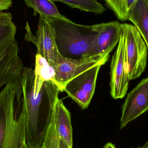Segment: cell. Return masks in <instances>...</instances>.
<instances>
[{
  "label": "cell",
  "mask_w": 148,
  "mask_h": 148,
  "mask_svg": "<svg viewBox=\"0 0 148 148\" xmlns=\"http://www.w3.org/2000/svg\"><path fill=\"white\" fill-rule=\"evenodd\" d=\"M26 119V140L29 148H41L54 120L55 106L61 92L51 80L42 82L34 69L24 68L21 79Z\"/></svg>",
  "instance_id": "obj_1"
},
{
  "label": "cell",
  "mask_w": 148,
  "mask_h": 148,
  "mask_svg": "<svg viewBox=\"0 0 148 148\" xmlns=\"http://www.w3.org/2000/svg\"><path fill=\"white\" fill-rule=\"evenodd\" d=\"M0 148H29L21 80L0 91Z\"/></svg>",
  "instance_id": "obj_2"
},
{
  "label": "cell",
  "mask_w": 148,
  "mask_h": 148,
  "mask_svg": "<svg viewBox=\"0 0 148 148\" xmlns=\"http://www.w3.org/2000/svg\"><path fill=\"white\" fill-rule=\"evenodd\" d=\"M46 18L53 28L58 51L63 58L79 60L101 56L97 44L96 24L81 25L68 18Z\"/></svg>",
  "instance_id": "obj_3"
},
{
  "label": "cell",
  "mask_w": 148,
  "mask_h": 148,
  "mask_svg": "<svg viewBox=\"0 0 148 148\" xmlns=\"http://www.w3.org/2000/svg\"><path fill=\"white\" fill-rule=\"evenodd\" d=\"M125 40V58L130 80L139 77L147 66L148 47L134 25L121 24Z\"/></svg>",
  "instance_id": "obj_4"
},
{
  "label": "cell",
  "mask_w": 148,
  "mask_h": 148,
  "mask_svg": "<svg viewBox=\"0 0 148 148\" xmlns=\"http://www.w3.org/2000/svg\"><path fill=\"white\" fill-rule=\"evenodd\" d=\"M25 29V40L35 45L37 48L36 54L46 59L53 68L62 62L63 57L58 51L53 28L46 18L40 17L35 34H33L27 21Z\"/></svg>",
  "instance_id": "obj_5"
},
{
  "label": "cell",
  "mask_w": 148,
  "mask_h": 148,
  "mask_svg": "<svg viewBox=\"0 0 148 148\" xmlns=\"http://www.w3.org/2000/svg\"><path fill=\"white\" fill-rule=\"evenodd\" d=\"M101 66L97 65L84 71L70 80L64 87L63 91L82 109H87L92 100Z\"/></svg>",
  "instance_id": "obj_6"
},
{
  "label": "cell",
  "mask_w": 148,
  "mask_h": 148,
  "mask_svg": "<svg viewBox=\"0 0 148 148\" xmlns=\"http://www.w3.org/2000/svg\"><path fill=\"white\" fill-rule=\"evenodd\" d=\"M130 81L125 58V40L122 32L110 64V93L114 99L124 97Z\"/></svg>",
  "instance_id": "obj_7"
},
{
  "label": "cell",
  "mask_w": 148,
  "mask_h": 148,
  "mask_svg": "<svg viewBox=\"0 0 148 148\" xmlns=\"http://www.w3.org/2000/svg\"><path fill=\"white\" fill-rule=\"evenodd\" d=\"M16 40L0 50V90L21 81L24 68Z\"/></svg>",
  "instance_id": "obj_8"
},
{
  "label": "cell",
  "mask_w": 148,
  "mask_h": 148,
  "mask_svg": "<svg viewBox=\"0 0 148 148\" xmlns=\"http://www.w3.org/2000/svg\"><path fill=\"white\" fill-rule=\"evenodd\" d=\"M110 56H99L79 60H69L63 57L62 62L53 68L55 83L63 91L66 84L84 71L98 65H104Z\"/></svg>",
  "instance_id": "obj_9"
},
{
  "label": "cell",
  "mask_w": 148,
  "mask_h": 148,
  "mask_svg": "<svg viewBox=\"0 0 148 148\" xmlns=\"http://www.w3.org/2000/svg\"><path fill=\"white\" fill-rule=\"evenodd\" d=\"M148 110V77L128 94L122 107L121 129Z\"/></svg>",
  "instance_id": "obj_10"
},
{
  "label": "cell",
  "mask_w": 148,
  "mask_h": 148,
  "mask_svg": "<svg viewBox=\"0 0 148 148\" xmlns=\"http://www.w3.org/2000/svg\"><path fill=\"white\" fill-rule=\"evenodd\" d=\"M98 31L97 44L99 54L110 56L119 43L122 33L121 23L117 21L96 24Z\"/></svg>",
  "instance_id": "obj_11"
},
{
  "label": "cell",
  "mask_w": 148,
  "mask_h": 148,
  "mask_svg": "<svg viewBox=\"0 0 148 148\" xmlns=\"http://www.w3.org/2000/svg\"><path fill=\"white\" fill-rule=\"evenodd\" d=\"M54 122L56 132L60 139L69 148H73V128L71 113L60 99H58L55 106Z\"/></svg>",
  "instance_id": "obj_12"
},
{
  "label": "cell",
  "mask_w": 148,
  "mask_h": 148,
  "mask_svg": "<svg viewBox=\"0 0 148 148\" xmlns=\"http://www.w3.org/2000/svg\"><path fill=\"white\" fill-rule=\"evenodd\" d=\"M128 20L141 35L148 48V6L146 0H137L130 11Z\"/></svg>",
  "instance_id": "obj_13"
},
{
  "label": "cell",
  "mask_w": 148,
  "mask_h": 148,
  "mask_svg": "<svg viewBox=\"0 0 148 148\" xmlns=\"http://www.w3.org/2000/svg\"><path fill=\"white\" fill-rule=\"evenodd\" d=\"M25 4L29 8L33 9L34 15H40V17L44 18L55 17L66 19L58 10L53 0H23Z\"/></svg>",
  "instance_id": "obj_14"
},
{
  "label": "cell",
  "mask_w": 148,
  "mask_h": 148,
  "mask_svg": "<svg viewBox=\"0 0 148 148\" xmlns=\"http://www.w3.org/2000/svg\"><path fill=\"white\" fill-rule=\"evenodd\" d=\"M17 28L10 13L0 12V50L16 40Z\"/></svg>",
  "instance_id": "obj_15"
},
{
  "label": "cell",
  "mask_w": 148,
  "mask_h": 148,
  "mask_svg": "<svg viewBox=\"0 0 148 148\" xmlns=\"http://www.w3.org/2000/svg\"><path fill=\"white\" fill-rule=\"evenodd\" d=\"M67 4L73 8H77L82 11L94 13L95 14H101L106 10L102 4L97 0H53Z\"/></svg>",
  "instance_id": "obj_16"
},
{
  "label": "cell",
  "mask_w": 148,
  "mask_h": 148,
  "mask_svg": "<svg viewBox=\"0 0 148 148\" xmlns=\"http://www.w3.org/2000/svg\"><path fill=\"white\" fill-rule=\"evenodd\" d=\"M113 11L118 20L124 21L128 20L129 13L137 0H101Z\"/></svg>",
  "instance_id": "obj_17"
},
{
  "label": "cell",
  "mask_w": 148,
  "mask_h": 148,
  "mask_svg": "<svg viewBox=\"0 0 148 148\" xmlns=\"http://www.w3.org/2000/svg\"><path fill=\"white\" fill-rule=\"evenodd\" d=\"M35 66L34 70L36 76L40 81L44 82L51 80L55 83L54 69L49 64L46 59L38 54L36 56Z\"/></svg>",
  "instance_id": "obj_18"
},
{
  "label": "cell",
  "mask_w": 148,
  "mask_h": 148,
  "mask_svg": "<svg viewBox=\"0 0 148 148\" xmlns=\"http://www.w3.org/2000/svg\"><path fill=\"white\" fill-rule=\"evenodd\" d=\"M60 137L56 132L54 120L49 126L42 143L44 148H59Z\"/></svg>",
  "instance_id": "obj_19"
},
{
  "label": "cell",
  "mask_w": 148,
  "mask_h": 148,
  "mask_svg": "<svg viewBox=\"0 0 148 148\" xmlns=\"http://www.w3.org/2000/svg\"><path fill=\"white\" fill-rule=\"evenodd\" d=\"M12 4L13 0H0V12L9 9Z\"/></svg>",
  "instance_id": "obj_20"
},
{
  "label": "cell",
  "mask_w": 148,
  "mask_h": 148,
  "mask_svg": "<svg viewBox=\"0 0 148 148\" xmlns=\"http://www.w3.org/2000/svg\"><path fill=\"white\" fill-rule=\"evenodd\" d=\"M59 148H69L67 144L62 140L60 138V143Z\"/></svg>",
  "instance_id": "obj_21"
},
{
  "label": "cell",
  "mask_w": 148,
  "mask_h": 148,
  "mask_svg": "<svg viewBox=\"0 0 148 148\" xmlns=\"http://www.w3.org/2000/svg\"><path fill=\"white\" fill-rule=\"evenodd\" d=\"M103 148H116L114 145L113 143H108L104 145Z\"/></svg>",
  "instance_id": "obj_22"
},
{
  "label": "cell",
  "mask_w": 148,
  "mask_h": 148,
  "mask_svg": "<svg viewBox=\"0 0 148 148\" xmlns=\"http://www.w3.org/2000/svg\"><path fill=\"white\" fill-rule=\"evenodd\" d=\"M139 148H148V141L143 147H139Z\"/></svg>",
  "instance_id": "obj_23"
},
{
  "label": "cell",
  "mask_w": 148,
  "mask_h": 148,
  "mask_svg": "<svg viewBox=\"0 0 148 148\" xmlns=\"http://www.w3.org/2000/svg\"><path fill=\"white\" fill-rule=\"evenodd\" d=\"M146 1H147V3L148 6V0H146Z\"/></svg>",
  "instance_id": "obj_24"
},
{
  "label": "cell",
  "mask_w": 148,
  "mask_h": 148,
  "mask_svg": "<svg viewBox=\"0 0 148 148\" xmlns=\"http://www.w3.org/2000/svg\"><path fill=\"white\" fill-rule=\"evenodd\" d=\"M41 148H43V147H41Z\"/></svg>",
  "instance_id": "obj_25"
}]
</instances>
